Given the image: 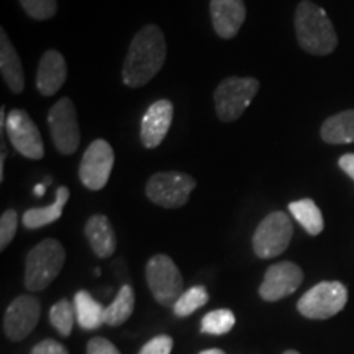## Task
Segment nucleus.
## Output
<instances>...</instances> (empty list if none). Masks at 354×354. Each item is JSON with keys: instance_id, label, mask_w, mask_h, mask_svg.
I'll return each instance as SVG.
<instances>
[{"instance_id": "obj_1", "label": "nucleus", "mask_w": 354, "mask_h": 354, "mask_svg": "<svg viewBox=\"0 0 354 354\" xmlns=\"http://www.w3.org/2000/svg\"><path fill=\"white\" fill-rule=\"evenodd\" d=\"M166 61L165 33L156 25H146L131 39L123 64V84L143 87L162 69Z\"/></svg>"}, {"instance_id": "obj_2", "label": "nucleus", "mask_w": 354, "mask_h": 354, "mask_svg": "<svg viewBox=\"0 0 354 354\" xmlns=\"http://www.w3.org/2000/svg\"><path fill=\"white\" fill-rule=\"evenodd\" d=\"M295 33L302 50L310 55H330L338 44L330 17L310 0H302L295 10Z\"/></svg>"}, {"instance_id": "obj_3", "label": "nucleus", "mask_w": 354, "mask_h": 354, "mask_svg": "<svg viewBox=\"0 0 354 354\" xmlns=\"http://www.w3.org/2000/svg\"><path fill=\"white\" fill-rule=\"evenodd\" d=\"M66 253L59 241L48 238L33 248L26 256L25 287L32 292L46 289L59 276Z\"/></svg>"}, {"instance_id": "obj_4", "label": "nucleus", "mask_w": 354, "mask_h": 354, "mask_svg": "<svg viewBox=\"0 0 354 354\" xmlns=\"http://www.w3.org/2000/svg\"><path fill=\"white\" fill-rule=\"evenodd\" d=\"M259 82L254 77H227L215 91V109L221 122H234L245 113L258 94Z\"/></svg>"}, {"instance_id": "obj_5", "label": "nucleus", "mask_w": 354, "mask_h": 354, "mask_svg": "<svg viewBox=\"0 0 354 354\" xmlns=\"http://www.w3.org/2000/svg\"><path fill=\"white\" fill-rule=\"evenodd\" d=\"M346 302V287L338 281H325L305 292L299 300L297 308L304 317L312 320H326L342 312Z\"/></svg>"}, {"instance_id": "obj_6", "label": "nucleus", "mask_w": 354, "mask_h": 354, "mask_svg": "<svg viewBox=\"0 0 354 354\" xmlns=\"http://www.w3.org/2000/svg\"><path fill=\"white\" fill-rule=\"evenodd\" d=\"M146 281L153 297L165 307H174L183 295L184 281L169 256L156 254L146 264Z\"/></svg>"}, {"instance_id": "obj_7", "label": "nucleus", "mask_w": 354, "mask_h": 354, "mask_svg": "<svg viewBox=\"0 0 354 354\" xmlns=\"http://www.w3.org/2000/svg\"><path fill=\"white\" fill-rule=\"evenodd\" d=\"M294 227L284 212H272L261 221L253 234V250L258 258L271 259L289 248Z\"/></svg>"}, {"instance_id": "obj_8", "label": "nucleus", "mask_w": 354, "mask_h": 354, "mask_svg": "<svg viewBox=\"0 0 354 354\" xmlns=\"http://www.w3.org/2000/svg\"><path fill=\"white\" fill-rule=\"evenodd\" d=\"M196 189V179L184 172H158L146 184L149 201L165 209H179L187 203L190 192Z\"/></svg>"}, {"instance_id": "obj_9", "label": "nucleus", "mask_w": 354, "mask_h": 354, "mask_svg": "<svg viewBox=\"0 0 354 354\" xmlns=\"http://www.w3.org/2000/svg\"><path fill=\"white\" fill-rule=\"evenodd\" d=\"M48 125L53 143L61 154H74L81 143V131H79V122L76 107L73 100L63 97L53 105L48 113Z\"/></svg>"}, {"instance_id": "obj_10", "label": "nucleus", "mask_w": 354, "mask_h": 354, "mask_svg": "<svg viewBox=\"0 0 354 354\" xmlns=\"http://www.w3.org/2000/svg\"><path fill=\"white\" fill-rule=\"evenodd\" d=\"M115 162V154L112 146L105 140L92 141L86 149L79 166V177L81 183L88 190H100L109 183Z\"/></svg>"}, {"instance_id": "obj_11", "label": "nucleus", "mask_w": 354, "mask_h": 354, "mask_svg": "<svg viewBox=\"0 0 354 354\" xmlns=\"http://www.w3.org/2000/svg\"><path fill=\"white\" fill-rule=\"evenodd\" d=\"M6 128L10 143L21 156L28 159H41L44 156L41 133L25 110H10V113L7 115Z\"/></svg>"}, {"instance_id": "obj_12", "label": "nucleus", "mask_w": 354, "mask_h": 354, "mask_svg": "<svg viewBox=\"0 0 354 354\" xmlns=\"http://www.w3.org/2000/svg\"><path fill=\"white\" fill-rule=\"evenodd\" d=\"M302 281V269L290 261H282V263L269 266L263 284L259 287V295L266 302H277L294 294Z\"/></svg>"}, {"instance_id": "obj_13", "label": "nucleus", "mask_w": 354, "mask_h": 354, "mask_svg": "<svg viewBox=\"0 0 354 354\" xmlns=\"http://www.w3.org/2000/svg\"><path fill=\"white\" fill-rule=\"evenodd\" d=\"M41 313V305L32 295H20L8 305L3 315V331L13 342H20L37 326Z\"/></svg>"}, {"instance_id": "obj_14", "label": "nucleus", "mask_w": 354, "mask_h": 354, "mask_svg": "<svg viewBox=\"0 0 354 354\" xmlns=\"http://www.w3.org/2000/svg\"><path fill=\"white\" fill-rule=\"evenodd\" d=\"M172 115H174V105L167 99L156 100L146 110L140 130V138L145 148L153 149L162 143L169 131Z\"/></svg>"}, {"instance_id": "obj_15", "label": "nucleus", "mask_w": 354, "mask_h": 354, "mask_svg": "<svg viewBox=\"0 0 354 354\" xmlns=\"http://www.w3.org/2000/svg\"><path fill=\"white\" fill-rule=\"evenodd\" d=\"M210 15L215 33L223 39H232L245 24L246 7L243 0H212Z\"/></svg>"}, {"instance_id": "obj_16", "label": "nucleus", "mask_w": 354, "mask_h": 354, "mask_svg": "<svg viewBox=\"0 0 354 354\" xmlns=\"http://www.w3.org/2000/svg\"><path fill=\"white\" fill-rule=\"evenodd\" d=\"M68 77V66L59 51L50 50L41 56L37 73V87L44 97L55 95Z\"/></svg>"}, {"instance_id": "obj_17", "label": "nucleus", "mask_w": 354, "mask_h": 354, "mask_svg": "<svg viewBox=\"0 0 354 354\" xmlns=\"http://www.w3.org/2000/svg\"><path fill=\"white\" fill-rule=\"evenodd\" d=\"M0 71L7 87L13 94H21L25 88V74L19 53L15 51L6 30H0Z\"/></svg>"}, {"instance_id": "obj_18", "label": "nucleus", "mask_w": 354, "mask_h": 354, "mask_svg": "<svg viewBox=\"0 0 354 354\" xmlns=\"http://www.w3.org/2000/svg\"><path fill=\"white\" fill-rule=\"evenodd\" d=\"M87 241L91 245L92 251L99 256V258H110L115 253L117 248V238L115 232L110 225L109 218L105 215H92L87 220L86 228Z\"/></svg>"}, {"instance_id": "obj_19", "label": "nucleus", "mask_w": 354, "mask_h": 354, "mask_svg": "<svg viewBox=\"0 0 354 354\" xmlns=\"http://www.w3.org/2000/svg\"><path fill=\"white\" fill-rule=\"evenodd\" d=\"M69 201V189L68 187H59L56 190V201L48 207H41V209H30L26 210L21 221H24V227L28 230H37L46 225L53 223L57 218H61L63 215L64 205Z\"/></svg>"}, {"instance_id": "obj_20", "label": "nucleus", "mask_w": 354, "mask_h": 354, "mask_svg": "<svg viewBox=\"0 0 354 354\" xmlns=\"http://www.w3.org/2000/svg\"><path fill=\"white\" fill-rule=\"evenodd\" d=\"M320 135L322 140L330 145L354 143V110H344L326 118Z\"/></svg>"}, {"instance_id": "obj_21", "label": "nucleus", "mask_w": 354, "mask_h": 354, "mask_svg": "<svg viewBox=\"0 0 354 354\" xmlns=\"http://www.w3.org/2000/svg\"><path fill=\"white\" fill-rule=\"evenodd\" d=\"M76 320L84 330H95L104 325L105 308L88 294L87 290H79L74 297Z\"/></svg>"}, {"instance_id": "obj_22", "label": "nucleus", "mask_w": 354, "mask_h": 354, "mask_svg": "<svg viewBox=\"0 0 354 354\" xmlns=\"http://www.w3.org/2000/svg\"><path fill=\"white\" fill-rule=\"evenodd\" d=\"M289 212L295 220L302 225L305 232L312 236H317L325 228V221L320 209L312 198H302V201L289 203Z\"/></svg>"}, {"instance_id": "obj_23", "label": "nucleus", "mask_w": 354, "mask_h": 354, "mask_svg": "<svg viewBox=\"0 0 354 354\" xmlns=\"http://www.w3.org/2000/svg\"><path fill=\"white\" fill-rule=\"evenodd\" d=\"M133 308H135V292L130 286L125 284L118 290L113 302L105 308L104 325L120 326L122 323H125L130 318Z\"/></svg>"}, {"instance_id": "obj_24", "label": "nucleus", "mask_w": 354, "mask_h": 354, "mask_svg": "<svg viewBox=\"0 0 354 354\" xmlns=\"http://www.w3.org/2000/svg\"><path fill=\"white\" fill-rule=\"evenodd\" d=\"M207 302H209V294H207L205 287L194 286L183 292V295L177 299V302L172 308H174V313L177 317H189L196 310L203 307Z\"/></svg>"}, {"instance_id": "obj_25", "label": "nucleus", "mask_w": 354, "mask_h": 354, "mask_svg": "<svg viewBox=\"0 0 354 354\" xmlns=\"http://www.w3.org/2000/svg\"><path fill=\"white\" fill-rule=\"evenodd\" d=\"M74 320H76V308H74V304H71L69 300L63 299L51 307L50 322L59 331V335L69 336L71 331H73Z\"/></svg>"}, {"instance_id": "obj_26", "label": "nucleus", "mask_w": 354, "mask_h": 354, "mask_svg": "<svg viewBox=\"0 0 354 354\" xmlns=\"http://www.w3.org/2000/svg\"><path fill=\"white\" fill-rule=\"evenodd\" d=\"M234 326V315L232 310H212L202 318V331L207 335H227Z\"/></svg>"}, {"instance_id": "obj_27", "label": "nucleus", "mask_w": 354, "mask_h": 354, "mask_svg": "<svg viewBox=\"0 0 354 354\" xmlns=\"http://www.w3.org/2000/svg\"><path fill=\"white\" fill-rule=\"evenodd\" d=\"M20 3L26 15L33 20H48L57 12L56 0H20Z\"/></svg>"}, {"instance_id": "obj_28", "label": "nucleus", "mask_w": 354, "mask_h": 354, "mask_svg": "<svg viewBox=\"0 0 354 354\" xmlns=\"http://www.w3.org/2000/svg\"><path fill=\"white\" fill-rule=\"evenodd\" d=\"M19 227V215L15 210H6L0 218V250L10 245Z\"/></svg>"}, {"instance_id": "obj_29", "label": "nucleus", "mask_w": 354, "mask_h": 354, "mask_svg": "<svg viewBox=\"0 0 354 354\" xmlns=\"http://www.w3.org/2000/svg\"><path fill=\"white\" fill-rule=\"evenodd\" d=\"M172 344L174 343H172L171 336L161 335L149 339V342L141 348V351L138 354H171Z\"/></svg>"}, {"instance_id": "obj_30", "label": "nucleus", "mask_w": 354, "mask_h": 354, "mask_svg": "<svg viewBox=\"0 0 354 354\" xmlns=\"http://www.w3.org/2000/svg\"><path fill=\"white\" fill-rule=\"evenodd\" d=\"M87 354H122L112 342L105 338H94L87 344Z\"/></svg>"}, {"instance_id": "obj_31", "label": "nucleus", "mask_w": 354, "mask_h": 354, "mask_svg": "<svg viewBox=\"0 0 354 354\" xmlns=\"http://www.w3.org/2000/svg\"><path fill=\"white\" fill-rule=\"evenodd\" d=\"M30 354H69L63 344L55 342V339H43L32 349Z\"/></svg>"}, {"instance_id": "obj_32", "label": "nucleus", "mask_w": 354, "mask_h": 354, "mask_svg": "<svg viewBox=\"0 0 354 354\" xmlns=\"http://www.w3.org/2000/svg\"><path fill=\"white\" fill-rule=\"evenodd\" d=\"M338 165L354 180V154H344V156L339 158Z\"/></svg>"}, {"instance_id": "obj_33", "label": "nucleus", "mask_w": 354, "mask_h": 354, "mask_svg": "<svg viewBox=\"0 0 354 354\" xmlns=\"http://www.w3.org/2000/svg\"><path fill=\"white\" fill-rule=\"evenodd\" d=\"M46 187H48V185L46 184H38L37 185V187H35L33 189V192H35V196H37V197H41L43 196V194H44V190H46Z\"/></svg>"}, {"instance_id": "obj_34", "label": "nucleus", "mask_w": 354, "mask_h": 354, "mask_svg": "<svg viewBox=\"0 0 354 354\" xmlns=\"http://www.w3.org/2000/svg\"><path fill=\"white\" fill-rule=\"evenodd\" d=\"M198 354H225V353L221 351V349H207V351H202Z\"/></svg>"}, {"instance_id": "obj_35", "label": "nucleus", "mask_w": 354, "mask_h": 354, "mask_svg": "<svg viewBox=\"0 0 354 354\" xmlns=\"http://www.w3.org/2000/svg\"><path fill=\"white\" fill-rule=\"evenodd\" d=\"M284 354H300V353H297V351H286Z\"/></svg>"}]
</instances>
